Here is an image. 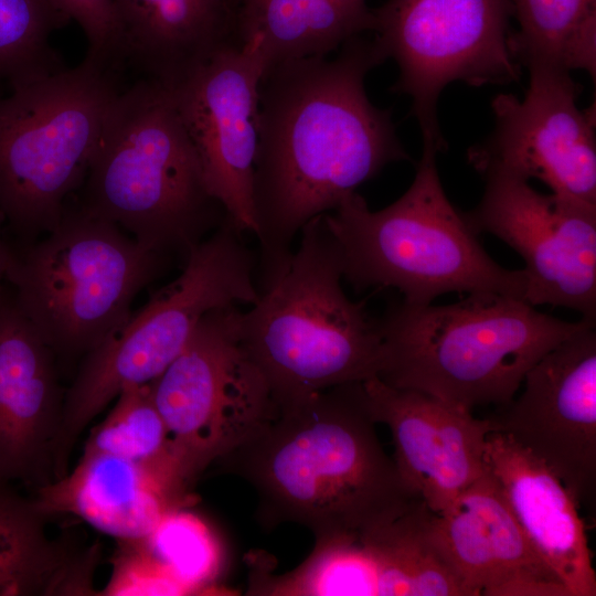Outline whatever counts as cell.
Here are the masks:
<instances>
[{"label":"cell","mask_w":596,"mask_h":596,"mask_svg":"<svg viewBox=\"0 0 596 596\" xmlns=\"http://www.w3.org/2000/svg\"><path fill=\"white\" fill-rule=\"evenodd\" d=\"M523 99L500 94L491 103L492 132L468 150L482 175L538 179L562 199L596 210L595 109H581L570 72L528 66Z\"/></svg>","instance_id":"cell-12"},{"label":"cell","mask_w":596,"mask_h":596,"mask_svg":"<svg viewBox=\"0 0 596 596\" xmlns=\"http://www.w3.org/2000/svg\"><path fill=\"white\" fill-rule=\"evenodd\" d=\"M373 26L365 0H238L240 44L259 54L265 71L327 56Z\"/></svg>","instance_id":"cell-23"},{"label":"cell","mask_w":596,"mask_h":596,"mask_svg":"<svg viewBox=\"0 0 596 596\" xmlns=\"http://www.w3.org/2000/svg\"><path fill=\"white\" fill-rule=\"evenodd\" d=\"M483 177V195L465 215L478 234L499 237L523 258V300L570 308L595 321L596 210L542 194L512 175Z\"/></svg>","instance_id":"cell-13"},{"label":"cell","mask_w":596,"mask_h":596,"mask_svg":"<svg viewBox=\"0 0 596 596\" xmlns=\"http://www.w3.org/2000/svg\"><path fill=\"white\" fill-rule=\"evenodd\" d=\"M82 187L81 207L167 256L185 259L228 216L171 89L147 78L121 89Z\"/></svg>","instance_id":"cell-4"},{"label":"cell","mask_w":596,"mask_h":596,"mask_svg":"<svg viewBox=\"0 0 596 596\" xmlns=\"http://www.w3.org/2000/svg\"><path fill=\"white\" fill-rule=\"evenodd\" d=\"M168 256L83 207L19 253L10 249L6 278L13 299L54 354L85 355L121 328L136 295Z\"/></svg>","instance_id":"cell-7"},{"label":"cell","mask_w":596,"mask_h":596,"mask_svg":"<svg viewBox=\"0 0 596 596\" xmlns=\"http://www.w3.org/2000/svg\"><path fill=\"white\" fill-rule=\"evenodd\" d=\"M361 383L279 408L216 462L255 489L265 523L354 533L414 499L383 449ZM418 499V498H417Z\"/></svg>","instance_id":"cell-2"},{"label":"cell","mask_w":596,"mask_h":596,"mask_svg":"<svg viewBox=\"0 0 596 596\" xmlns=\"http://www.w3.org/2000/svg\"><path fill=\"white\" fill-rule=\"evenodd\" d=\"M324 216L310 220L281 276L241 313L240 336L278 409L328 389L377 377L382 339L364 301L341 286Z\"/></svg>","instance_id":"cell-5"},{"label":"cell","mask_w":596,"mask_h":596,"mask_svg":"<svg viewBox=\"0 0 596 596\" xmlns=\"http://www.w3.org/2000/svg\"><path fill=\"white\" fill-rule=\"evenodd\" d=\"M120 92L117 71L85 57L0 98V211L19 234L60 222Z\"/></svg>","instance_id":"cell-9"},{"label":"cell","mask_w":596,"mask_h":596,"mask_svg":"<svg viewBox=\"0 0 596 596\" xmlns=\"http://www.w3.org/2000/svg\"><path fill=\"white\" fill-rule=\"evenodd\" d=\"M372 419L390 428L393 460L407 491L441 512L486 471L490 419L427 393L362 382Z\"/></svg>","instance_id":"cell-16"},{"label":"cell","mask_w":596,"mask_h":596,"mask_svg":"<svg viewBox=\"0 0 596 596\" xmlns=\"http://www.w3.org/2000/svg\"><path fill=\"white\" fill-rule=\"evenodd\" d=\"M439 151L423 141L405 193L371 211L356 192L323 214L342 277L355 289L393 287L404 301L427 305L446 292H493L524 299V269L510 270L485 251L465 212L447 198L436 166Z\"/></svg>","instance_id":"cell-6"},{"label":"cell","mask_w":596,"mask_h":596,"mask_svg":"<svg viewBox=\"0 0 596 596\" xmlns=\"http://www.w3.org/2000/svg\"><path fill=\"white\" fill-rule=\"evenodd\" d=\"M430 534L469 596H570L536 555L487 470L441 512Z\"/></svg>","instance_id":"cell-18"},{"label":"cell","mask_w":596,"mask_h":596,"mask_svg":"<svg viewBox=\"0 0 596 596\" xmlns=\"http://www.w3.org/2000/svg\"><path fill=\"white\" fill-rule=\"evenodd\" d=\"M519 63L596 74V0H512Z\"/></svg>","instance_id":"cell-25"},{"label":"cell","mask_w":596,"mask_h":596,"mask_svg":"<svg viewBox=\"0 0 596 596\" xmlns=\"http://www.w3.org/2000/svg\"><path fill=\"white\" fill-rule=\"evenodd\" d=\"M522 393L488 417L542 460L578 502L596 480V331L590 323L526 372Z\"/></svg>","instance_id":"cell-14"},{"label":"cell","mask_w":596,"mask_h":596,"mask_svg":"<svg viewBox=\"0 0 596 596\" xmlns=\"http://www.w3.org/2000/svg\"><path fill=\"white\" fill-rule=\"evenodd\" d=\"M67 22L49 0H0V78L13 87L64 70L51 35Z\"/></svg>","instance_id":"cell-28"},{"label":"cell","mask_w":596,"mask_h":596,"mask_svg":"<svg viewBox=\"0 0 596 596\" xmlns=\"http://www.w3.org/2000/svg\"><path fill=\"white\" fill-rule=\"evenodd\" d=\"M251 592L258 595H381V571L358 532L316 538V544L294 571L280 575L255 574Z\"/></svg>","instance_id":"cell-26"},{"label":"cell","mask_w":596,"mask_h":596,"mask_svg":"<svg viewBox=\"0 0 596 596\" xmlns=\"http://www.w3.org/2000/svg\"><path fill=\"white\" fill-rule=\"evenodd\" d=\"M485 464L528 542L570 596H595L596 572L578 500L542 460L490 433Z\"/></svg>","instance_id":"cell-19"},{"label":"cell","mask_w":596,"mask_h":596,"mask_svg":"<svg viewBox=\"0 0 596 596\" xmlns=\"http://www.w3.org/2000/svg\"><path fill=\"white\" fill-rule=\"evenodd\" d=\"M111 66L172 88L238 40V0H113Z\"/></svg>","instance_id":"cell-20"},{"label":"cell","mask_w":596,"mask_h":596,"mask_svg":"<svg viewBox=\"0 0 596 596\" xmlns=\"http://www.w3.org/2000/svg\"><path fill=\"white\" fill-rule=\"evenodd\" d=\"M241 313L237 305L207 312L181 353L148 383L188 492L211 464L278 412L263 372L241 341Z\"/></svg>","instance_id":"cell-10"},{"label":"cell","mask_w":596,"mask_h":596,"mask_svg":"<svg viewBox=\"0 0 596 596\" xmlns=\"http://www.w3.org/2000/svg\"><path fill=\"white\" fill-rule=\"evenodd\" d=\"M33 499L0 482V596L92 594L97 552L49 539Z\"/></svg>","instance_id":"cell-22"},{"label":"cell","mask_w":596,"mask_h":596,"mask_svg":"<svg viewBox=\"0 0 596 596\" xmlns=\"http://www.w3.org/2000/svg\"><path fill=\"white\" fill-rule=\"evenodd\" d=\"M116 398L110 413L92 429L84 450L136 462L187 499L189 492L178 479L169 433L149 384L127 387Z\"/></svg>","instance_id":"cell-27"},{"label":"cell","mask_w":596,"mask_h":596,"mask_svg":"<svg viewBox=\"0 0 596 596\" xmlns=\"http://www.w3.org/2000/svg\"><path fill=\"white\" fill-rule=\"evenodd\" d=\"M384 61L373 39L359 35L332 58L292 60L264 72L252 189L259 294L285 272L310 220L385 166L411 159L391 111L365 92L368 73Z\"/></svg>","instance_id":"cell-1"},{"label":"cell","mask_w":596,"mask_h":596,"mask_svg":"<svg viewBox=\"0 0 596 596\" xmlns=\"http://www.w3.org/2000/svg\"><path fill=\"white\" fill-rule=\"evenodd\" d=\"M433 511L412 499L358 532L381 571V595L469 596L430 534Z\"/></svg>","instance_id":"cell-24"},{"label":"cell","mask_w":596,"mask_h":596,"mask_svg":"<svg viewBox=\"0 0 596 596\" xmlns=\"http://www.w3.org/2000/svg\"><path fill=\"white\" fill-rule=\"evenodd\" d=\"M4 220L3 214L0 211V298L3 295L2 280L6 278L7 267L10 257V248H8L1 237V223Z\"/></svg>","instance_id":"cell-31"},{"label":"cell","mask_w":596,"mask_h":596,"mask_svg":"<svg viewBox=\"0 0 596 596\" xmlns=\"http://www.w3.org/2000/svg\"><path fill=\"white\" fill-rule=\"evenodd\" d=\"M68 22L75 21L86 36V58L111 66L114 55L113 0H49Z\"/></svg>","instance_id":"cell-30"},{"label":"cell","mask_w":596,"mask_h":596,"mask_svg":"<svg viewBox=\"0 0 596 596\" xmlns=\"http://www.w3.org/2000/svg\"><path fill=\"white\" fill-rule=\"evenodd\" d=\"M373 10V41L398 77L392 91L412 99L423 141L440 152L437 103L443 89L512 84L520 66L512 43V0H386Z\"/></svg>","instance_id":"cell-11"},{"label":"cell","mask_w":596,"mask_h":596,"mask_svg":"<svg viewBox=\"0 0 596 596\" xmlns=\"http://www.w3.org/2000/svg\"><path fill=\"white\" fill-rule=\"evenodd\" d=\"M32 499L46 517L73 514L120 542L148 538L187 500L136 462L86 450L72 471L38 488Z\"/></svg>","instance_id":"cell-21"},{"label":"cell","mask_w":596,"mask_h":596,"mask_svg":"<svg viewBox=\"0 0 596 596\" xmlns=\"http://www.w3.org/2000/svg\"><path fill=\"white\" fill-rule=\"evenodd\" d=\"M377 323L380 380L472 412L507 405L534 363L595 321H564L517 297L477 292L449 305L402 300Z\"/></svg>","instance_id":"cell-3"},{"label":"cell","mask_w":596,"mask_h":596,"mask_svg":"<svg viewBox=\"0 0 596 596\" xmlns=\"http://www.w3.org/2000/svg\"><path fill=\"white\" fill-rule=\"evenodd\" d=\"M56 355L13 298H0V482L54 480L64 395Z\"/></svg>","instance_id":"cell-17"},{"label":"cell","mask_w":596,"mask_h":596,"mask_svg":"<svg viewBox=\"0 0 596 596\" xmlns=\"http://www.w3.org/2000/svg\"><path fill=\"white\" fill-rule=\"evenodd\" d=\"M135 542L184 592L201 587L217 572L220 552L214 538L182 509L170 513L148 538Z\"/></svg>","instance_id":"cell-29"},{"label":"cell","mask_w":596,"mask_h":596,"mask_svg":"<svg viewBox=\"0 0 596 596\" xmlns=\"http://www.w3.org/2000/svg\"><path fill=\"white\" fill-rule=\"evenodd\" d=\"M264 71L254 49L230 47L170 88L210 192L243 232L253 234L258 91Z\"/></svg>","instance_id":"cell-15"},{"label":"cell","mask_w":596,"mask_h":596,"mask_svg":"<svg viewBox=\"0 0 596 596\" xmlns=\"http://www.w3.org/2000/svg\"><path fill=\"white\" fill-rule=\"evenodd\" d=\"M232 219L191 249L182 273L136 315L84 355L64 395L57 462L66 467L74 441L119 393L157 379L181 353L201 319L233 305H254L257 259Z\"/></svg>","instance_id":"cell-8"}]
</instances>
